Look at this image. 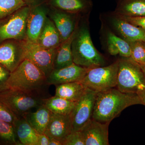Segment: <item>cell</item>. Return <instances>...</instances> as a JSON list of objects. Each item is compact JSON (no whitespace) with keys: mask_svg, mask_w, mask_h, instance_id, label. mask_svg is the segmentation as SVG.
Masks as SVG:
<instances>
[{"mask_svg":"<svg viewBox=\"0 0 145 145\" xmlns=\"http://www.w3.org/2000/svg\"><path fill=\"white\" fill-rule=\"evenodd\" d=\"M70 13L57 11L52 15V18L59 31L61 42L68 39L77 27L75 19Z\"/></svg>","mask_w":145,"mask_h":145,"instance_id":"obj_17","label":"cell"},{"mask_svg":"<svg viewBox=\"0 0 145 145\" xmlns=\"http://www.w3.org/2000/svg\"><path fill=\"white\" fill-rule=\"evenodd\" d=\"M121 16L130 23L141 27L145 31V16L141 17Z\"/></svg>","mask_w":145,"mask_h":145,"instance_id":"obj_32","label":"cell"},{"mask_svg":"<svg viewBox=\"0 0 145 145\" xmlns=\"http://www.w3.org/2000/svg\"><path fill=\"white\" fill-rule=\"evenodd\" d=\"M30 10L29 7L25 6L0 26V42L7 39L20 40L26 36L27 21Z\"/></svg>","mask_w":145,"mask_h":145,"instance_id":"obj_9","label":"cell"},{"mask_svg":"<svg viewBox=\"0 0 145 145\" xmlns=\"http://www.w3.org/2000/svg\"><path fill=\"white\" fill-rule=\"evenodd\" d=\"M76 103L54 96L44 99L43 105L52 113L66 115L71 114Z\"/></svg>","mask_w":145,"mask_h":145,"instance_id":"obj_25","label":"cell"},{"mask_svg":"<svg viewBox=\"0 0 145 145\" xmlns=\"http://www.w3.org/2000/svg\"><path fill=\"white\" fill-rule=\"evenodd\" d=\"M10 72L0 64V92L7 89L6 82Z\"/></svg>","mask_w":145,"mask_h":145,"instance_id":"obj_31","label":"cell"},{"mask_svg":"<svg viewBox=\"0 0 145 145\" xmlns=\"http://www.w3.org/2000/svg\"><path fill=\"white\" fill-rule=\"evenodd\" d=\"M72 131L70 114L62 115L52 112L44 133L49 138L57 139L62 143Z\"/></svg>","mask_w":145,"mask_h":145,"instance_id":"obj_13","label":"cell"},{"mask_svg":"<svg viewBox=\"0 0 145 145\" xmlns=\"http://www.w3.org/2000/svg\"><path fill=\"white\" fill-rule=\"evenodd\" d=\"M26 5L24 0H0V19L15 13Z\"/></svg>","mask_w":145,"mask_h":145,"instance_id":"obj_27","label":"cell"},{"mask_svg":"<svg viewBox=\"0 0 145 145\" xmlns=\"http://www.w3.org/2000/svg\"><path fill=\"white\" fill-rule=\"evenodd\" d=\"M76 29L71 36L62 42L57 48L54 58V69L63 68L73 63L71 44L75 36Z\"/></svg>","mask_w":145,"mask_h":145,"instance_id":"obj_21","label":"cell"},{"mask_svg":"<svg viewBox=\"0 0 145 145\" xmlns=\"http://www.w3.org/2000/svg\"><path fill=\"white\" fill-rule=\"evenodd\" d=\"M20 145L12 124L0 120V145Z\"/></svg>","mask_w":145,"mask_h":145,"instance_id":"obj_26","label":"cell"},{"mask_svg":"<svg viewBox=\"0 0 145 145\" xmlns=\"http://www.w3.org/2000/svg\"><path fill=\"white\" fill-rule=\"evenodd\" d=\"M55 86V96L73 102H78L87 89L80 81L65 83Z\"/></svg>","mask_w":145,"mask_h":145,"instance_id":"obj_20","label":"cell"},{"mask_svg":"<svg viewBox=\"0 0 145 145\" xmlns=\"http://www.w3.org/2000/svg\"><path fill=\"white\" fill-rule=\"evenodd\" d=\"M119 60L107 66L91 69L80 81L87 88L97 92L116 88Z\"/></svg>","mask_w":145,"mask_h":145,"instance_id":"obj_6","label":"cell"},{"mask_svg":"<svg viewBox=\"0 0 145 145\" xmlns=\"http://www.w3.org/2000/svg\"><path fill=\"white\" fill-rule=\"evenodd\" d=\"M49 142L48 145H62V143L60 140L54 138H49Z\"/></svg>","mask_w":145,"mask_h":145,"instance_id":"obj_35","label":"cell"},{"mask_svg":"<svg viewBox=\"0 0 145 145\" xmlns=\"http://www.w3.org/2000/svg\"><path fill=\"white\" fill-rule=\"evenodd\" d=\"M114 13L127 17L145 16V0H120Z\"/></svg>","mask_w":145,"mask_h":145,"instance_id":"obj_23","label":"cell"},{"mask_svg":"<svg viewBox=\"0 0 145 145\" xmlns=\"http://www.w3.org/2000/svg\"><path fill=\"white\" fill-rule=\"evenodd\" d=\"M107 34V46L110 55L115 56L119 54L125 58L131 57V49L129 43L110 31Z\"/></svg>","mask_w":145,"mask_h":145,"instance_id":"obj_24","label":"cell"},{"mask_svg":"<svg viewBox=\"0 0 145 145\" xmlns=\"http://www.w3.org/2000/svg\"><path fill=\"white\" fill-rule=\"evenodd\" d=\"M89 69L74 63L66 67L53 69L47 78L48 84L49 86H56L65 83L80 82Z\"/></svg>","mask_w":145,"mask_h":145,"instance_id":"obj_12","label":"cell"},{"mask_svg":"<svg viewBox=\"0 0 145 145\" xmlns=\"http://www.w3.org/2000/svg\"><path fill=\"white\" fill-rule=\"evenodd\" d=\"M98 92L87 88L84 95L76 102L70 114L72 131H77L92 119Z\"/></svg>","mask_w":145,"mask_h":145,"instance_id":"obj_8","label":"cell"},{"mask_svg":"<svg viewBox=\"0 0 145 145\" xmlns=\"http://www.w3.org/2000/svg\"><path fill=\"white\" fill-rule=\"evenodd\" d=\"M25 59L32 62L47 78L54 69L57 48H46L26 40L22 42Z\"/></svg>","mask_w":145,"mask_h":145,"instance_id":"obj_7","label":"cell"},{"mask_svg":"<svg viewBox=\"0 0 145 145\" xmlns=\"http://www.w3.org/2000/svg\"><path fill=\"white\" fill-rule=\"evenodd\" d=\"M46 18V10L43 6H36L30 9L27 21V40L37 42Z\"/></svg>","mask_w":145,"mask_h":145,"instance_id":"obj_14","label":"cell"},{"mask_svg":"<svg viewBox=\"0 0 145 145\" xmlns=\"http://www.w3.org/2000/svg\"><path fill=\"white\" fill-rule=\"evenodd\" d=\"M63 145H85L84 140L80 130L72 131L62 142Z\"/></svg>","mask_w":145,"mask_h":145,"instance_id":"obj_29","label":"cell"},{"mask_svg":"<svg viewBox=\"0 0 145 145\" xmlns=\"http://www.w3.org/2000/svg\"><path fill=\"white\" fill-rule=\"evenodd\" d=\"M45 99L46 98L10 89L0 92V101L18 118L24 117L32 109L38 108L43 104Z\"/></svg>","mask_w":145,"mask_h":145,"instance_id":"obj_5","label":"cell"},{"mask_svg":"<svg viewBox=\"0 0 145 145\" xmlns=\"http://www.w3.org/2000/svg\"><path fill=\"white\" fill-rule=\"evenodd\" d=\"M51 5L70 13L89 12L93 4L91 0H50Z\"/></svg>","mask_w":145,"mask_h":145,"instance_id":"obj_22","label":"cell"},{"mask_svg":"<svg viewBox=\"0 0 145 145\" xmlns=\"http://www.w3.org/2000/svg\"><path fill=\"white\" fill-rule=\"evenodd\" d=\"M117 88L123 93H136L145 89V75L141 66L129 58L119 60Z\"/></svg>","mask_w":145,"mask_h":145,"instance_id":"obj_4","label":"cell"},{"mask_svg":"<svg viewBox=\"0 0 145 145\" xmlns=\"http://www.w3.org/2000/svg\"><path fill=\"white\" fill-rule=\"evenodd\" d=\"M61 43V37L53 22L47 18L37 43L46 48H57Z\"/></svg>","mask_w":145,"mask_h":145,"instance_id":"obj_19","label":"cell"},{"mask_svg":"<svg viewBox=\"0 0 145 145\" xmlns=\"http://www.w3.org/2000/svg\"><path fill=\"white\" fill-rule=\"evenodd\" d=\"M110 31L127 41H145V31L143 29L130 23L121 16L113 12L108 17Z\"/></svg>","mask_w":145,"mask_h":145,"instance_id":"obj_10","label":"cell"},{"mask_svg":"<svg viewBox=\"0 0 145 145\" xmlns=\"http://www.w3.org/2000/svg\"><path fill=\"white\" fill-rule=\"evenodd\" d=\"M141 66V68H142V69L144 71V73L145 75V65H140Z\"/></svg>","mask_w":145,"mask_h":145,"instance_id":"obj_36","label":"cell"},{"mask_svg":"<svg viewBox=\"0 0 145 145\" xmlns=\"http://www.w3.org/2000/svg\"><path fill=\"white\" fill-rule=\"evenodd\" d=\"M87 23L77 27L71 44L73 63L91 69L103 66L105 60L93 45Z\"/></svg>","mask_w":145,"mask_h":145,"instance_id":"obj_3","label":"cell"},{"mask_svg":"<svg viewBox=\"0 0 145 145\" xmlns=\"http://www.w3.org/2000/svg\"><path fill=\"white\" fill-rule=\"evenodd\" d=\"M110 123H103L93 118L80 130L85 145H108Z\"/></svg>","mask_w":145,"mask_h":145,"instance_id":"obj_11","label":"cell"},{"mask_svg":"<svg viewBox=\"0 0 145 145\" xmlns=\"http://www.w3.org/2000/svg\"><path fill=\"white\" fill-rule=\"evenodd\" d=\"M25 59L22 43L18 45L8 42L0 46V64L10 72Z\"/></svg>","mask_w":145,"mask_h":145,"instance_id":"obj_15","label":"cell"},{"mask_svg":"<svg viewBox=\"0 0 145 145\" xmlns=\"http://www.w3.org/2000/svg\"><path fill=\"white\" fill-rule=\"evenodd\" d=\"M52 112L42 105L35 112H29L24 117L39 134L44 133Z\"/></svg>","mask_w":145,"mask_h":145,"instance_id":"obj_18","label":"cell"},{"mask_svg":"<svg viewBox=\"0 0 145 145\" xmlns=\"http://www.w3.org/2000/svg\"><path fill=\"white\" fill-rule=\"evenodd\" d=\"M49 142V137L46 134H39L37 145H48Z\"/></svg>","mask_w":145,"mask_h":145,"instance_id":"obj_33","label":"cell"},{"mask_svg":"<svg viewBox=\"0 0 145 145\" xmlns=\"http://www.w3.org/2000/svg\"><path fill=\"white\" fill-rule=\"evenodd\" d=\"M131 49V58L140 65H145V41H127Z\"/></svg>","mask_w":145,"mask_h":145,"instance_id":"obj_28","label":"cell"},{"mask_svg":"<svg viewBox=\"0 0 145 145\" xmlns=\"http://www.w3.org/2000/svg\"><path fill=\"white\" fill-rule=\"evenodd\" d=\"M48 84L44 72L32 62L25 59L10 75L6 82L7 89L47 98Z\"/></svg>","mask_w":145,"mask_h":145,"instance_id":"obj_2","label":"cell"},{"mask_svg":"<svg viewBox=\"0 0 145 145\" xmlns=\"http://www.w3.org/2000/svg\"><path fill=\"white\" fill-rule=\"evenodd\" d=\"M143 105L136 93H123L115 88L98 92L92 118L103 123H110L128 107Z\"/></svg>","mask_w":145,"mask_h":145,"instance_id":"obj_1","label":"cell"},{"mask_svg":"<svg viewBox=\"0 0 145 145\" xmlns=\"http://www.w3.org/2000/svg\"><path fill=\"white\" fill-rule=\"evenodd\" d=\"M137 93L143 102V105L145 106V89L139 91Z\"/></svg>","mask_w":145,"mask_h":145,"instance_id":"obj_34","label":"cell"},{"mask_svg":"<svg viewBox=\"0 0 145 145\" xmlns=\"http://www.w3.org/2000/svg\"><path fill=\"white\" fill-rule=\"evenodd\" d=\"M17 118L8 108L0 101V120L13 125Z\"/></svg>","mask_w":145,"mask_h":145,"instance_id":"obj_30","label":"cell"},{"mask_svg":"<svg viewBox=\"0 0 145 145\" xmlns=\"http://www.w3.org/2000/svg\"><path fill=\"white\" fill-rule=\"evenodd\" d=\"M13 125L20 145H37L39 134L24 117L17 118Z\"/></svg>","mask_w":145,"mask_h":145,"instance_id":"obj_16","label":"cell"}]
</instances>
